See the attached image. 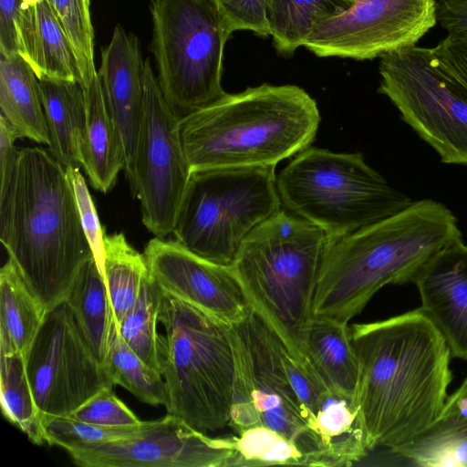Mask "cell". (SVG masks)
I'll list each match as a JSON object with an SVG mask.
<instances>
[{
    "instance_id": "36",
    "label": "cell",
    "mask_w": 467,
    "mask_h": 467,
    "mask_svg": "<svg viewBox=\"0 0 467 467\" xmlns=\"http://www.w3.org/2000/svg\"><path fill=\"white\" fill-rule=\"evenodd\" d=\"M68 416L102 426H137L141 421L113 392L112 387L100 389Z\"/></svg>"
},
{
    "instance_id": "11",
    "label": "cell",
    "mask_w": 467,
    "mask_h": 467,
    "mask_svg": "<svg viewBox=\"0 0 467 467\" xmlns=\"http://www.w3.org/2000/svg\"><path fill=\"white\" fill-rule=\"evenodd\" d=\"M378 92L439 154L441 162L467 165V85L433 47H411L380 57Z\"/></svg>"
},
{
    "instance_id": "41",
    "label": "cell",
    "mask_w": 467,
    "mask_h": 467,
    "mask_svg": "<svg viewBox=\"0 0 467 467\" xmlns=\"http://www.w3.org/2000/svg\"><path fill=\"white\" fill-rule=\"evenodd\" d=\"M16 139V132L0 114V192L8 185L18 158L19 150L14 146Z\"/></svg>"
},
{
    "instance_id": "2",
    "label": "cell",
    "mask_w": 467,
    "mask_h": 467,
    "mask_svg": "<svg viewBox=\"0 0 467 467\" xmlns=\"http://www.w3.org/2000/svg\"><path fill=\"white\" fill-rule=\"evenodd\" d=\"M0 240L47 312L67 300L94 257L66 168L41 147L19 150L0 192Z\"/></svg>"
},
{
    "instance_id": "40",
    "label": "cell",
    "mask_w": 467,
    "mask_h": 467,
    "mask_svg": "<svg viewBox=\"0 0 467 467\" xmlns=\"http://www.w3.org/2000/svg\"><path fill=\"white\" fill-rule=\"evenodd\" d=\"M22 0H0V53L10 57L18 55L16 21Z\"/></svg>"
},
{
    "instance_id": "22",
    "label": "cell",
    "mask_w": 467,
    "mask_h": 467,
    "mask_svg": "<svg viewBox=\"0 0 467 467\" xmlns=\"http://www.w3.org/2000/svg\"><path fill=\"white\" fill-rule=\"evenodd\" d=\"M39 80L48 135V151L65 168L82 167L86 102L79 81Z\"/></svg>"
},
{
    "instance_id": "39",
    "label": "cell",
    "mask_w": 467,
    "mask_h": 467,
    "mask_svg": "<svg viewBox=\"0 0 467 467\" xmlns=\"http://www.w3.org/2000/svg\"><path fill=\"white\" fill-rule=\"evenodd\" d=\"M433 49L441 63L467 85V30L448 33Z\"/></svg>"
},
{
    "instance_id": "16",
    "label": "cell",
    "mask_w": 467,
    "mask_h": 467,
    "mask_svg": "<svg viewBox=\"0 0 467 467\" xmlns=\"http://www.w3.org/2000/svg\"><path fill=\"white\" fill-rule=\"evenodd\" d=\"M148 272L163 291L232 325L251 309L232 266L206 260L176 240L151 239L144 250Z\"/></svg>"
},
{
    "instance_id": "44",
    "label": "cell",
    "mask_w": 467,
    "mask_h": 467,
    "mask_svg": "<svg viewBox=\"0 0 467 467\" xmlns=\"http://www.w3.org/2000/svg\"><path fill=\"white\" fill-rule=\"evenodd\" d=\"M41 1H43V0H22L21 5L32 6V5H37Z\"/></svg>"
},
{
    "instance_id": "20",
    "label": "cell",
    "mask_w": 467,
    "mask_h": 467,
    "mask_svg": "<svg viewBox=\"0 0 467 467\" xmlns=\"http://www.w3.org/2000/svg\"><path fill=\"white\" fill-rule=\"evenodd\" d=\"M324 466L351 465L370 451L357 394L327 389L319 397L309 424Z\"/></svg>"
},
{
    "instance_id": "3",
    "label": "cell",
    "mask_w": 467,
    "mask_h": 467,
    "mask_svg": "<svg viewBox=\"0 0 467 467\" xmlns=\"http://www.w3.org/2000/svg\"><path fill=\"white\" fill-rule=\"evenodd\" d=\"M461 238L451 211L425 199L332 239L320 269L313 317L348 324L380 288L412 283L433 254Z\"/></svg>"
},
{
    "instance_id": "29",
    "label": "cell",
    "mask_w": 467,
    "mask_h": 467,
    "mask_svg": "<svg viewBox=\"0 0 467 467\" xmlns=\"http://www.w3.org/2000/svg\"><path fill=\"white\" fill-rule=\"evenodd\" d=\"M423 467H467V415L439 419L410 442L390 451Z\"/></svg>"
},
{
    "instance_id": "25",
    "label": "cell",
    "mask_w": 467,
    "mask_h": 467,
    "mask_svg": "<svg viewBox=\"0 0 467 467\" xmlns=\"http://www.w3.org/2000/svg\"><path fill=\"white\" fill-rule=\"evenodd\" d=\"M65 302L86 340L103 364L115 318L104 277L94 257L79 272Z\"/></svg>"
},
{
    "instance_id": "34",
    "label": "cell",
    "mask_w": 467,
    "mask_h": 467,
    "mask_svg": "<svg viewBox=\"0 0 467 467\" xmlns=\"http://www.w3.org/2000/svg\"><path fill=\"white\" fill-rule=\"evenodd\" d=\"M45 442L67 452L123 439L144 430L150 421L137 426H102L76 420L68 415H42Z\"/></svg>"
},
{
    "instance_id": "30",
    "label": "cell",
    "mask_w": 467,
    "mask_h": 467,
    "mask_svg": "<svg viewBox=\"0 0 467 467\" xmlns=\"http://www.w3.org/2000/svg\"><path fill=\"white\" fill-rule=\"evenodd\" d=\"M101 273L119 325L134 304L148 273L145 256L128 243L122 233L105 235Z\"/></svg>"
},
{
    "instance_id": "1",
    "label": "cell",
    "mask_w": 467,
    "mask_h": 467,
    "mask_svg": "<svg viewBox=\"0 0 467 467\" xmlns=\"http://www.w3.org/2000/svg\"><path fill=\"white\" fill-rule=\"evenodd\" d=\"M359 376L357 397L369 448L390 451L441 417L452 379L451 352L420 308L349 327Z\"/></svg>"
},
{
    "instance_id": "28",
    "label": "cell",
    "mask_w": 467,
    "mask_h": 467,
    "mask_svg": "<svg viewBox=\"0 0 467 467\" xmlns=\"http://www.w3.org/2000/svg\"><path fill=\"white\" fill-rule=\"evenodd\" d=\"M47 310L30 291L14 262L8 258L0 270V327L26 358Z\"/></svg>"
},
{
    "instance_id": "14",
    "label": "cell",
    "mask_w": 467,
    "mask_h": 467,
    "mask_svg": "<svg viewBox=\"0 0 467 467\" xmlns=\"http://www.w3.org/2000/svg\"><path fill=\"white\" fill-rule=\"evenodd\" d=\"M319 23L303 47L319 57L358 61L416 46L437 23L435 0H351Z\"/></svg>"
},
{
    "instance_id": "45",
    "label": "cell",
    "mask_w": 467,
    "mask_h": 467,
    "mask_svg": "<svg viewBox=\"0 0 467 467\" xmlns=\"http://www.w3.org/2000/svg\"><path fill=\"white\" fill-rule=\"evenodd\" d=\"M214 1L216 4L220 3L222 0H213Z\"/></svg>"
},
{
    "instance_id": "24",
    "label": "cell",
    "mask_w": 467,
    "mask_h": 467,
    "mask_svg": "<svg viewBox=\"0 0 467 467\" xmlns=\"http://www.w3.org/2000/svg\"><path fill=\"white\" fill-rule=\"evenodd\" d=\"M0 109L18 138L48 145L39 80L19 55L0 58Z\"/></svg>"
},
{
    "instance_id": "13",
    "label": "cell",
    "mask_w": 467,
    "mask_h": 467,
    "mask_svg": "<svg viewBox=\"0 0 467 467\" xmlns=\"http://www.w3.org/2000/svg\"><path fill=\"white\" fill-rule=\"evenodd\" d=\"M25 360L40 417L69 415L114 386L66 302L47 312Z\"/></svg>"
},
{
    "instance_id": "5",
    "label": "cell",
    "mask_w": 467,
    "mask_h": 467,
    "mask_svg": "<svg viewBox=\"0 0 467 467\" xmlns=\"http://www.w3.org/2000/svg\"><path fill=\"white\" fill-rule=\"evenodd\" d=\"M331 240L318 226L282 209L247 234L231 265L252 308L300 358L299 337L313 317Z\"/></svg>"
},
{
    "instance_id": "4",
    "label": "cell",
    "mask_w": 467,
    "mask_h": 467,
    "mask_svg": "<svg viewBox=\"0 0 467 467\" xmlns=\"http://www.w3.org/2000/svg\"><path fill=\"white\" fill-rule=\"evenodd\" d=\"M316 100L296 85L264 83L181 118L191 171L275 166L307 149L318 130Z\"/></svg>"
},
{
    "instance_id": "37",
    "label": "cell",
    "mask_w": 467,
    "mask_h": 467,
    "mask_svg": "<svg viewBox=\"0 0 467 467\" xmlns=\"http://www.w3.org/2000/svg\"><path fill=\"white\" fill-rule=\"evenodd\" d=\"M66 173L74 192L82 227L101 273L104 261V237L106 234L100 225L96 207L79 168L67 167L66 168Z\"/></svg>"
},
{
    "instance_id": "9",
    "label": "cell",
    "mask_w": 467,
    "mask_h": 467,
    "mask_svg": "<svg viewBox=\"0 0 467 467\" xmlns=\"http://www.w3.org/2000/svg\"><path fill=\"white\" fill-rule=\"evenodd\" d=\"M154 56L161 92L182 117L223 97L224 47L232 35L213 0L150 3Z\"/></svg>"
},
{
    "instance_id": "46",
    "label": "cell",
    "mask_w": 467,
    "mask_h": 467,
    "mask_svg": "<svg viewBox=\"0 0 467 467\" xmlns=\"http://www.w3.org/2000/svg\"><path fill=\"white\" fill-rule=\"evenodd\" d=\"M155 1H156V0H150V3H153V2H155Z\"/></svg>"
},
{
    "instance_id": "27",
    "label": "cell",
    "mask_w": 467,
    "mask_h": 467,
    "mask_svg": "<svg viewBox=\"0 0 467 467\" xmlns=\"http://www.w3.org/2000/svg\"><path fill=\"white\" fill-rule=\"evenodd\" d=\"M352 4L351 0H269L270 36L276 52L292 57L319 23Z\"/></svg>"
},
{
    "instance_id": "15",
    "label": "cell",
    "mask_w": 467,
    "mask_h": 467,
    "mask_svg": "<svg viewBox=\"0 0 467 467\" xmlns=\"http://www.w3.org/2000/svg\"><path fill=\"white\" fill-rule=\"evenodd\" d=\"M234 436L211 438L168 414L129 437L69 451L80 467H226Z\"/></svg>"
},
{
    "instance_id": "26",
    "label": "cell",
    "mask_w": 467,
    "mask_h": 467,
    "mask_svg": "<svg viewBox=\"0 0 467 467\" xmlns=\"http://www.w3.org/2000/svg\"><path fill=\"white\" fill-rule=\"evenodd\" d=\"M0 403L4 417L35 444L45 442L41 419L28 380L25 357L0 327Z\"/></svg>"
},
{
    "instance_id": "35",
    "label": "cell",
    "mask_w": 467,
    "mask_h": 467,
    "mask_svg": "<svg viewBox=\"0 0 467 467\" xmlns=\"http://www.w3.org/2000/svg\"><path fill=\"white\" fill-rule=\"evenodd\" d=\"M74 51L83 88L98 76L90 0H47Z\"/></svg>"
},
{
    "instance_id": "6",
    "label": "cell",
    "mask_w": 467,
    "mask_h": 467,
    "mask_svg": "<svg viewBox=\"0 0 467 467\" xmlns=\"http://www.w3.org/2000/svg\"><path fill=\"white\" fill-rule=\"evenodd\" d=\"M159 322L167 413L202 432L228 426L235 365L227 324L165 291Z\"/></svg>"
},
{
    "instance_id": "33",
    "label": "cell",
    "mask_w": 467,
    "mask_h": 467,
    "mask_svg": "<svg viewBox=\"0 0 467 467\" xmlns=\"http://www.w3.org/2000/svg\"><path fill=\"white\" fill-rule=\"evenodd\" d=\"M234 438V451L226 467L275 464L311 466L307 456L295 442L268 427H251Z\"/></svg>"
},
{
    "instance_id": "12",
    "label": "cell",
    "mask_w": 467,
    "mask_h": 467,
    "mask_svg": "<svg viewBox=\"0 0 467 467\" xmlns=\"http://www.w3.org/2000/svg\"><path fill=\"white\" fill-rule=\"evenodd\" d=\"M181 118L165 99L147 58L140 130L129 182L140 202L143 224L161 238L173 233L192 173Z\"/></svg>"
},
{
    "instance_id": "38",
    "label": "cell",
    "mask_w": 467,
    "mask_h": 467,
    "mask_svg": "<svg viewBox=\"0 0 467 467\" xmlns=\"http://www.w3.org/2000/svg\"><path fill=\"white\" fill-rule=\"evenodd\" d=\"M229 30H247L261 37L270 36L269 0H222L216 4Z\"/></svg>"
},
{
    "instance_id": "31",
    "label": "cell",
    "mask_w": 467,
    "mask_h": 467,
    "mask_svg": "<svg viewBox=\"0 0 467 467\" xmlns=\"http://www.w3.org/2000/svg\"><path fill=\"white\" fill-rule=\"evenodd\" d=\"M103 366L113 385L123 387L144 403L167 406L168 391L162 375L145 364L126 344L115 320Z\"/></svg>"
},
{
    "instance_id": "42",
    "label": "cell",
    "mask_w": 467,
    "mask_h": 467,
    "mask_svg": "<svg viewBox=\"0 0 467 467\" xmlns=\"http://www.w3.org/2000/svg\"><path fill=\"white\" fill-rule=\"evenodd\" d=\"M436 19L448 33L467 30V0L436 1Z\"/></svg>"
},
{
    "instance_id": "43",
    "label": "cell",
    "mask_w": 467,
    "mask_h": 467,
    "mask_svg": "<svg viewBox=\"0 0 467 467\" xmlns=\"http://www.w3.org/2000/svg\"><path fill=\"white\" fill-rule=\"evenodd\" d=\"M458 415H467V376L459 388L447 398L439 419Z\"/></svg>"
},
{
    "instance_id": "32",
    "label": "cell",
    "mask_w": 467,
    "mask_h": 467,
    "mask_svg": "<svg viewBox=\"0 0 467 467\" xmlns=\"http://www.w3.org/2000/svg\"><path fill=\"white\" fill-rule=\"evenodd\" d=\"M162 296L163 290L148 272L142 278L134 304L117 325L126 344L145 364L160 373V335L157 333V323Z\"/></svg>"
},
{
    "instance_id": "10",
    "label": "cell",
    "mask_w": 467,
    "mask_h": 467,
    "mask_svg": "<svg viewBox=\"0 0 467 467\" xmlns=\"http://www.w3.org/2000/svg\"><path fill=\"white\" fill-rule=\"evenodd\" d=\"M235 376L228 426L237 434L268 427L293 442L311 466H324L319 443L310 431L300 400L287 378L273 330L252 308L227 325Z\"/></svg>"
},
{
    "instance_id": "19",
    "label": "cell",
    "mask_w": 467,
    "mask_h": 467,
    "mask_svg": "<svg viewBox=\"0 0 467 467\" xmlns=\"http://www.w3.org/2000/svg\"><path fill=\"white\" fill-rule=\"evenodd\" d=\"M18 55L38 79L79 81L72 47L47 0L36 5H21L16 21Z\"/></svg>"
},
{
    "instance_id": "18",
    "label": "cell",
    "mask_w": 467,
    "mask_h": 467,
    "mask_svg": "<svg viewBox=\"0 0 467 467\" xmlns=\"http://www.w3.org/2000/svg\"><path fill=\"white\" fill-rule=\"evenodd\" d=\"M412 283L420 309L443 336L451 355L467 360V245L462 238L433 254Z\"/></svg>"
},
{
    "instance_id": "23",
    "label": "cell",
    "mask_w": 467,
    "mask_h": 467,
    "mask_svg": "<svg viewBox=\"0 0 467 467\" xmlns=\"http://www.w3.org/2000/svg\"><path fill=\"white\" fill-rule=\"evenodd\" d=\"M86 130L82 146V168L92 187L106 193L124 170L122 143L109 113L99 77L83 88Z\"/></svg>"
},
{
    "instance_id": "8",
    "label": "cell",
    "mask_w": 467,
    "mask_h": 467,
    "mask_svg": "<svg viewBox=\"0 0 467 467\" xmlns=\"http://www.w3.org/2000/svg\"><path fill=\"white\" fill-rule=\"evenodd\" d=\"M275 166L192 171L172 234L195 254L231 266L247 234L282 210Z\"/></svg>"
},
{
    "instance_id": "7",
    "label": "cell",
    "mask_w": 467,
    "mask_h": 467,
    "mask_svg": "<svg viewBox=\"0 0 467 467\" xmlns=\"http://www.w3.org/2000/svg\"><path fill=\"white\" fill-rule=\"evenodd\" d=\"M276 187L282 205L331 239L389 217L412 202L359 152L308 147L276 176Z\"/></svg>"
},
{
    "instance_id": "21",
    "label": "cell",
    "mask_w": 467,
    "mask_h": 467,
    "mask_svg": "<svg viewBox=\"0 0 467 467\" xmlns=\"http://www.w3.org/2000/svg\"><path fill=\"white\" fill-rule=\"evenodd\" d=\"M299 348L328 389L357 394L359 366L348 324L312 317L300 334Z\"/></svg>"
},
{
    "instance_id": "17",
    "label": "cell",
    "mask_w": 467,
    "mask_h": 467,
    "mask_svg": "<svg viewBox=\"0 0 467 467\" xmlns=\"http://www.w3.org/2000/svg\"><path fill=\"white\" fill-rule=\"evenodd\" d=\"M145 61L138 37L118 25L101 50L98 69L109 113L119 132L128 180L133 170L144 97Z\"/></svg>"
}]
</instances>
